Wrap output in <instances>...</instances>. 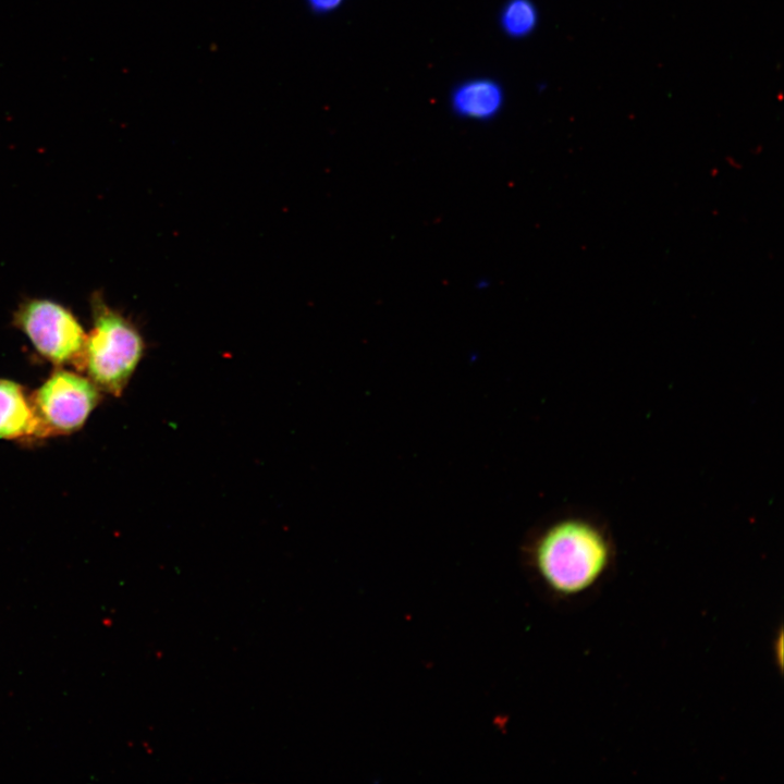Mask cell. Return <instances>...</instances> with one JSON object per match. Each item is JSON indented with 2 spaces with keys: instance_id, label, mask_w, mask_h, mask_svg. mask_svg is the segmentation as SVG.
I'll use <instances>...</instances> for the list:
<instances>
[{
  "instance_id": "5",
  "label": "cell",
  "mask_w": 784,
  "mask_h": 784,
  "mask_svg": "<svg viewBox=\"0 0 784 784\" xmlns=\"http://www.w3.org/2000/svg\"><path fill=\"white\" fill-rule=\"evenodd\" d=\"M504 101L503 87L490 77L465 79L450 95V106L455 115L478 122L494 119L502 111Z\"/></svg>"
},
{
  "instance_id": "6",
  "label": "cell",
  "mask_w": 784,
  "mask_h": 784,
  "mask_svg": "<svg viewBox=\"0 0 784 784\" xmlns=\"http://www.w3.org/2000/svg\"><path fill=\"white\" fill-rule=\"evenodd\" d=\"M39 427L24 389L16 382L0 379V438L38 436Z\"/></svg>"
},
{
  "instance_id": "7",
  "label": "cell",
  "mask_w": 784,
  "mask_h": 784,
  "mask_svg": "<svg viewBox=\"0 0 784 784\" xmlns=\"http://www.w3.org/2000/svg\"><path fill=\"white\" fill-rule=\"evenodd\" d=\"M539 13L531 0H507L499 14L503 33L514 39H522L536 29Z\"/></svg>"
},
{
  "instance_id": "4",
  "label": "cell",
  "mask_w": 784,
  "mask_h": 784,
  "mask_svg": "<svg viewBox=\"0 0 784 784\" xmlns=\"http://www.w3.org/2000/svg\"><path fill=\"white\" fill-rule=\"evenodd\" d=\"M30 400L38 421V436L45 437L79 429L98 404L100 394L91 380L60 369Z\"/></svg>"
},
{
  "instance_id": "8",
  "label": "cell",
  "mask_w": 784,
  "mask_h": 784,
  "mask_svg": "<svg viewBox=\"0 0 784 784\" xmlns=\"http://www.w3.org/2000/svg\"><path fill=\"white\" fill-rule=\"evenodd\" d=\"M345 0H305L306 5L317 14H328L338 10Z\"/></svg>"
},
{
  "instance_id": "3",
  "label": "cell",
  "mask_w": 784,
  "mask_h": 784,
  "mask_svg": "<svg viewBox=\"0 0 784 784\" xmlns=\"http://www.w3.org/2000/svg\"><path fill=\"white\" fill-rule=\"evenodd\" d=\"M13 323L46 359L84 369L86 333L68 307L47 298H25Z\"/></svg>"
},
{
  "instance_id": "1",
  "label": "cell",
  "mask_w": 784,
  "mask_h": 784,
  "mask_svg": "<svg viewBox=\"0 0 784 784\" xmlns=\"http://www.w3.org/2000/svg\"><path fill=\"white\" fill-rule=\"evenodd\" d=\"M531 566L555 601L585 605L610 581L616 549L610 531L585 515H567L549 524L532 542Z\"/></svg>"
},
{
  "instance_id": "2",
  "label": "cell",
  "mask_w": 784,
  "mask_h": 784,
  "mask_svg": "<svg viewBox=\"0 0 784 784\" xmlns=\"http://www.w3.org/2000/svg\"><path fill=\"white\" fill-rule=\"evenodd\" d=\"M93 327L86 334L84 369L101 390L120 396L139 364L145 341L138 328L102 295L91 296Z\"/></svg>"
}]
</instances>
